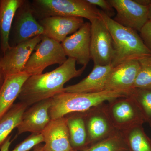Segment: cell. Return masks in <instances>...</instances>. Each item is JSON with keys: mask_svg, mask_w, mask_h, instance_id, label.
<instances>
[{"mask_svg": "<svg viewBox=\"0 0 151 151\" xmlns=\"http://www.w3.org/2000/svg\"><path fill=\"white\" fill-rule=\"evenodd\" d=\"M52 98L42 100L28 107L22 116L17 129L18 134L25 132L41 134L50 119L49 110L51 106Z\"/></svg>", "mask_w": 151, "mask_h": 151, "instance_id": "12", "label": "cell"}, {"mask_svg": "<svg viewBox=\"0 0 151 151\" xmlns=\"http://www.w3.org/2000/svg\"><path fill=\"white\" fill-rule=\"evenodd\" d=\"M27 108V105L20 102L14 104L0 119V148L12 131L20 124L23 114Z\"/></svg>", "mask_w": 151, "mask_h": 151, "instance_id": "21", "label": "cell"}, {"mask_svg": "<svg viewBox=\"0 0 151 151\" xmlns=\"http://www.w3.org/2000/svg\"><path fill=\"white\" fill-rule=\"evenodd\" d=\"M129 151H151V140L142 125L134 126L122 132Z\"/></svg>", "mask_w": 151, "mask_h": 151, "instance_id": "22", "label": "cell"}, {"mask_svg": "<svg viewBox=\"0 0 151 151\" xmlns=\"http://www.w3.org/2000/svg\"><path fill=\"white\" fill-rule=\"evenodd\" d=\"M38 22L43 28V35L60 43L84 23L81 18L62 16L47 17L40 19Z\"/></svg>", "mask_w": 151, "mask_h": 151, "instance_id": "15", "label": "cell"}, {"mask_svg": "<svg viewBox=\"0 0 151 151\" xmlns=\"http://www.w3.org/2000/svg\"><path fill=\"white\" fill-rule=\"evenodd\" d=\"M100 16L110 32L114 50L113 67L130 60L151 55L137 32L125 27L100 10Z\"/></svg>", "mask_w": 151, "mask_h": 151, "instance_id": "3", "label": "cell"}, {"mask_svg": "<svg viewBox=\"0 0 151 151\" xmlns=\"http://www.w3.org/2000/svg\"><path fill=\"white\" fill-rule=\"evenodd\" d=\"M24 1L23 0L0 1L1 48L3 53L10 47L9 37L14 18L17 11Z\"/></svg>", "mask_w": 151, "mask_h": 151, "instance_id": "19", "label": "cell"}, {"mask_svg": "<svg viewBox=\"0 0 151 151\" xmlns=\"http://www.w3.org/2000/svg\"><path fill=\"white\" fill-rule=\"evenodd\" d=\"M138 60L140 69L134 89L151 90V55L142 57Z\"/></svg>", "mask_w": 151, "mask_h": 151, "instance_id": "24", "label": "cell"}, {"mask_svg": "<svg viewBox=\"0 0 151 151\" xmlns=\"http://www.w3.org/2000/svg\"><path fill=\"white\" fill-rule=\"evenodd\" d=\"M112 65H94L87 76L80 82L64 87L67 93H96L105 90L107 78Z\"/></svg>", "mask_w": 151, "mask_h": 151, "instance_id": "17", "label": "cell"}, {"mask_svg": "<svg viewBox=\"0 0 151 151\" xmlns=\"http://www.w3.org/2000/svg\"><path fill=\"white\" fill-rule=\"evenodd\" d=\"M105 105V110L113 127L122 132L146 122L137 104L129 96L113 100Z\"/></svg>", "mask_w": 151, "mask_h": 151, "instance_id": "6", "label": "cell"}, {"mask_svg": "<svg viewBox=\"0 0 151 151\" xmlns=\"http://www.w3.org/2000/svg\"><path fill=\"white\" fill-rule=\"evenodd\" d=\"M65 117L67 120L70 145L73 150L80 151L88 147L85 112L71 113Z\"/></svg>", "mask_w": 151, "mask_h": 151, "instance_id": "20", "label": "cell"}, {"mask_svg": "<svg viewBox=\"0 0 151 151\" xmlns=\"http://www.w3.org/2000/svg\"><path fill=\"white\" fill-rule=\"evenodd\" d=\"M42 36H38L10 46L3 53L0 59V65L5 78L22 72L31 55L41 40Z\"/></svg>", "mask_w": 151, "mask_h": 151, "instance_id": "10", "label": "cell"}, {"mask_svg": "<svg viewBox=\"0 0 151 151\" xmlns=\"http://www.w3.org/2000/svg\"><path fill=\"white\" fill-rule=\"evenodd\" d=\"M76 61L68 58L62 65L45 73L30 76L23 85L19 94L20 102L28 107L62 93L64 84L72 78L80 76L86 66L76 68Z\"/></svg>", "mask_w": 151, "mask_h": 151, "instance_id": "1", "label": "cell"}, {"mask_svg": "<svg viewBox=\"0 0 151 151\" xmlns=\"http://www.w3.org/2000/svg\"><path fill=\"white\" fill-rule=\"evenodd\" d=\"M103 104L85 112L88 145H92L117 131Z\"/></svg>", "mask_w": 151, "mask_h": 151, "instance_id": "13", "label": "cell"}, {"mask_svg": "<svg viewBox=\"0 0 151 151\" xmlns=\"http://www.w3.org/2000/svg\"><path fill=\"white\" fill-rule=\"evenodd\" d=\"M34 50L22 71L30 76L41 74L50 65H62L68 58L61 43L43 35Z\"/></svg>", "mask_w": 151, "mask_h": 151, "instance_id": "5", "label": "cell"}, {"mask_svg": "<svg viewBox=\"0 0 151 151\" xmlns=\"http://www.w3.org/2000/svg\"><path fill=\"white\" fill-rule=\"evenodd\" d=\"M139 69L137 59L127 60L113 67L107 78L105 90L132 92Z\"/></svg>", "mask_w": 151, "mask_h": 151, "instance_id": "14", "label": "cell"}, {"mask_svg": "<svg viewBox=\"0 0 151 151\" xmlns=\"http://www.w3.org/2000/svg\"><path fill=\"white\" fill-rule=\"evenodd\" d=\"M129 151V150H127V151Z\"/></svg>", "mask_w": 151, "mask_h": 151, "instance_id": "33", "label": "cell"}, {"mask_svg": "<svg viewBox=\"0 0 151 151\" xmlns=\"http://www.w3.org/2000/svg\"><path fill=\"white\" fill-rule=\"evenodd\" d=\"M30 76L28 73L22 72L5 77L0 89V119L14 105L23 85Z\"/></svg>", "mask_w": 151, "mask_h": 151, "instance_id": "18", "label": "cell"}, {"mask_svg": "<svg viewBox=\"0 0 151 151\" xmlns=\"http://www.w3.org/2000/svg\"><path fill=\"white\" fill-rule=\"evenodd\" d=\"M131 92L123 90H105L96 93L63 92L52 98L49 114L51 120L75 113H83L121 97H129Z\"/></svg>", "mask_w": 151, "mask_h": 151, "instance_id": "2", "label": "cell"}, {"mask_svg": "<svg viewBox=\"0 0 151 151\" xmlns=\"http://www.w3.org/2000/svg\"><path fill=\"white\" fill-rule=\"evenodd\" d=\"M135 100L146 122L151 121V90L134 89L129 95Z\"/></svg>", "mask_w": 151, "mask_h": 151, "instance_id": "25", "label": "cell"}, {"mask_svg": "<svg viewBox=\"0 0 151 151\" xmlns=\"http://www.w3.org/2000/svg\"><path fill=\"white\" fill-rule=\"evenodd\" d=\"M116 12L113 20L119 24L140 32L149 21L148 6L135 0H108Z\"/></svg>", "mask_w": 151, "mask_h": 151, "instance_id": "9", "label": "cell"}, {"mask_svg": "<svg viewBox=\"0 0 151 151\" xmlns=\"http://www.w3.org/2000/svg\"><path fill=\"white\" fill-rule=\"evenodd\" d=\"M129 150L122 132L115 131L107 137L80 151H126Z\"/></svg>", "mask_w": 151, "mask_h": 151, "instance_id": "23", "label": "cell"}, {"mask_svg": "<svg viewBox=\"0 0 151 151\" xmlns=\"http://www.w3.org/2000/svg\"><path fill=\"white\" fill-rule=\"evenodd\" d=\"M11 33L13 42L11 46L43 35V28L34 16L31 5L27 1H24L17 11Z\"/></svg>", "mask_w": 151, "mask_h": 151, "instance_id": "8", "label": "cell"}, {"mask_svg": "<svg viewBox=\"0 0 151 151\" xmlns=\"http://www.w3.org/2000/svg\"><path fill=\"white\" fill-rule=\"evenodd\" d=\"M90 41L91 24L90 22H86L61 44L68 58L74 59L78 64L86 66L91 59Z\"/></svg>", "mask_w": 151, "mask_h": 151, "instance_id": "11", "label": "cell"}, {"mask_svg": "<svg viewBox=\"0 0 151 151\" xmlns=\"http://www.w3.org/2000/svg\"><path fill=\"white\" fill-rule=\"evenodd\" d=\"M148 18L149 20L151 21V0L148 6Z\"/></svg>", "mask_w": 151, "mask_h": 151, "instance_id": "31", "label": "cell"}, {"mask_svg": "<svg viewBox=\"0 0 151 151\" xmlns=\"http://www.w3.org/2000/svg\"><path fill=\"white\" fill-rule=\"evenodd\" d=\"M41 134L45 143L44 151L73 150L65 117L50 120Z\"/></svg>", "mask_w": 151, "mask_h": 151, "instance_id": "16", "label": "cell"}, {"mask_svg": "<svg viewBox=\"0 0 151 151\" xmlns=\"http://www.w3.org/2000/svg\"></svg>", "mask_w": 151, "mask_h": 151, "instance_id": "34", "label": "cell"}, {"mask_svg": "<svg viewBox=\"0 0 151 151\" xmlns=\"http://www.w3.org/2000/svg\"><path fill=\"white\" fill-rule=\"evenodd\" d=\"M92 5L98 6L108 16L111 18L116 15V11L109 2L108 0H86Z\"/></svg>", "mask_w": 151, "mask_h": 151, "instance_id": "27", "label": "cell"}, {"mask_svg": "<svg viewBox=\"0 0 151 151\" xmlns=\"http://www.w3.org/2000/svg\"><path fill=\"white\" fill-rule=\"evenodd\" d=\"M91 24L90 57L94 65H111L114 50L110 32L100 18L89 21Z\"/></svg>", "mask_w": 151, "mask_h": 151, "instance_id": "7", "label": "cell"}, {"mask_svg": "<svg viewBox=\"0 0 151 151\" xmlns=\"http://www.w3.org/2000/svg\"><path fill=\"white\" fill-rule=\"evenodd\" d=\"M43 147V145L40 144L34 147L32 151H44Z\"/></svg>", "mask_w": 151, "mask_h": 151, "instance_id": "30", "label": "cell"}, {"mask_svg": "<svg viewBox=\"0 0 151 151\" xmlns=\"http://www.w3.org/2000/svg\"><path fill=\"white\" fill-rule=\"evenodd\" d=\"M145 45L151 52V21H148L139 32Z\"/></svg>", "mask_w": 151, "mask_h": 151, "instance_id": "28", "label": "cell"}, {"mask_svg": "<svg viewBox=\"0 0 151 151\" xmlns=\"http://www.w3.org/2000/svg\"><path fill=\"white\" fill-rule=\"evenodd\" d=\"M1 58H0L1 59ZM5 76L4 75V73H3L2 70L1 68L0 65V89L1 87L2 86L3 83H4V81L5 79Z\"/></svg>", "mask_w": 151, "mask_h": 151, "instance_id": "29", "label": "cell"}, {"mask_svg": "<svg viewBox=\"0 0 151 151\" xmlns=\"http://www.w3.org/2000/svg\"><path fill=\"white\" fill-rule=\"evenodd\" d=\"M74 151V150H72V151Z\"/></svg>", "mask_w": 151, "mask_h": 151, "instance_id": "32", "label": "cell"}, {"mask_svg": "<svg viewBox=\"0 0 151 151\" xmlns=\"http://www.w3.org/2000/svg\"><path fill=\"white\" fill-rule=\"evenodd\" d=\"M42 142L43 139L41 134H31L11 151H29Z\"/></svg>", "mask_w": 151, "mask_h": 151, "instance_id": "26", "label": "cell"}, {"mask_svg": "<svg viewBox=\"0 0 151 151\" xmlns=\"http://www.w3.org/2000/svg\"><path fill=\"white\" fill-rule=\"evenodd\" d=\"M35 17H76L89 21L100 18V9L86 0H35L31 5Z\"/></svg>", "mask_w": 151, "mask_h": 151, "instance_id": "4", "label": "cell"}]
</instances>
